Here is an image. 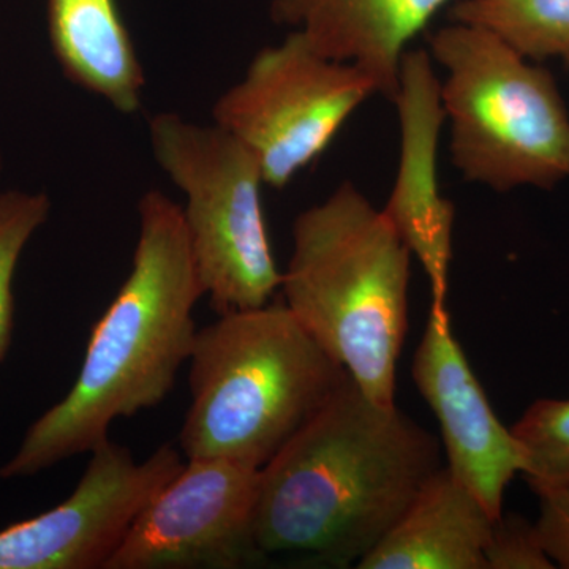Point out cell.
Instances as JSON below:
<instances>
[{
	"instance_id": "1",
	"label": "cell",
	"mask_w": 569,
	"mask_h": 569,
	"mask_svg": "<svg viewBox=\"0 0 569 569\" xmlns=\"http://www.w3.org/2000/svg\"><path fill=\"white\" fill-rule=\"evenodd\" d=\"M441 467L437 437L396 403L373 402L350 376L261 468L254 542L266 561L353 567Z\"/></svg>"
},
{
	"instance_id": "2",
	"label": "cell",
	"mask_w": 569,
	"mask_h": 569,
	"mask_svg": "<svg viewBox=\"0 0 569 569\" xmlns=\"http://www.w3.org/2000/svg\"><path fill=\"white\" fill-rule=\"evenodd\" d=\"M132 269L93 326L69 395L26 432L0 478H28L107 440L116 419L159 406L189 362L204 296L181 204L160 190L138 203Z\"/></svg>"
},
{
	"instance_id": "3",
	"label": "cell",
	"mask_w": 569,
	"mask_h": 569,
	"mask_svg": "<svg viewBox=\"0 0 569 569\" xmlns=\"http://www.w3.org/2000/svg\"><path fill=\"white\" fill-rule=\"evenodd\" d=\"M411 257L383 211L343 182L296 217L282 272L296 320L380 406L396 403Z\"/></svg>"
},
{
	"instance_id": "4",
	"label": "cell",
	"mask_w": 569,
	"mask_h": 569,
	"mask_svg": "<svg viewBox=\"0 0 569 569\" xmlns=\"http://www.w3.org/2000/svg\"><path fill=\"white\" fill-rule=\"evenodd\" d=\"M189 362L183 455L254 468L274 459L350 377L284 302L219 316L197 331Z\"/></svg>"
},
{
	"instance_id": "5",
	"label": "cell",
	"mask_w": 569,
	"mask_h": 569,
	"mask_svg": "<svg viewBox=\"0 0 569 569\" xmlns=\"http://www.w3.org/2000/svg\"><path fill=\"white\" fill-rule=\"evenodd\" d=\"M429 54L447 71L449 151L466 181L508 192L569 179V114L548 70L458 21L430 36Z\"/></svg>"
},
{
	"instance_id": "6",
	"label": "cell",
	"mask_w": 569,
	"mask_h": 569,
	"mask_svg": "<svg viewBox=\"0 0 569 569\" xmlns=\"http://www.w3.org/2000/svg\"><path fill=\"white\" fill-rule=\"evenodd\" d=\"M149 141L160 170L186 198L183 223L217 316L269 305L282 272L269 241L264 178L253 153L217 123L178 112L152 116Z\"/></svg>"
},
{
	"instance_id": "7",
	"label": "cell",
	"mask_w": 569,
	"mask_h": 569,
	"mask_svg": "<svg viewBox=\"0 0 569 569\" xmlns=\"http://www.w3.org/2000/svg\"><path fill=\"white\" fill-rule=\"evenodd\" d=\"M376 93L365 70L321 54L291 31L253 56L242 80L213 103L212 122L253 153L266 186L283 189Z\"/></svg>"
},
{
	"instance_id": "8",
	"label": "cell",
	"mask_w": 569,
	"mask_h": 569,
	"mask_svg": "<svg viewBox=\"0 0 569 569\" xmlns=\"http://www.w3.org/2000/svg\"><path fill=\"white\" fill-rule=\"evenodd\" d=\"M261 468L187 459L142 509L104 569H238L266 563L253 535Z\"/></svg>"
},
{
	"instance_id": "9",
	"label": "cell",
	"mask_w": 569,
	"mask_h": 569,
	"mask_svg": "<svg viewBox=\"0 0 569 569\" xmlns=\"http://www.w3.org/2000/svg\"><path fill=\"white\" fill-rule=\"evenodd\" d=\"M89 455L67 500L0 530V569H104L138 515L183 467L170 443L144 462L110 438Z\"/></svg>"
},
{
	"instance_id": "10",
	"label": "cell",
	"mask_w": 569,
	"mask_h": 569,
	"mask_svg": "<svg viewBox=\"0 0 569 569\" xmlns=\"http://www.w3.org/2000/svg\"><path fill=\"white\" fill-rule=\"evenodd\" d=\"M411 376L440 425L448 470L500 519L509 482L522 475V449L490 407L449 312L429 310Z\"/></svg>"
},
{
	"instance_id": "11",
	"label": "cell",
	"mask_w": 569,
	"mask_h": 569,
	"mask_svg": "<svg viewBox=\"0 0 569 569\" xmlns=\"http://www.w3.org/2000/svg\"><path fill=\"white\" fill-rule=\"evenodd\" d=\"M392 103L400 126L399 168L381 211L425 269L430 310L448 312L456 208L438 186V141L447 114L429 51L406 52Z\"/></svg>"
},
{
	"instance_id": "12",
	"label": "cell",
	"mask_w": 569,
	"mask_h": 569,
	"mask_svg": "<svg viewBox=\"0 0 569 569\" xmlns=\"http://www.w3.org/2000/svg\"><path fill=\"white\" fill-rule=\"evenodd\" d=\"M448 0H271L276 24L301 32L328 58L365 70L395 99L408 43Z\"/></svg>"
},
{
	"instance_id": "13",
	"label": "cell",
	"mask_w": 569,
	"mask_h": 569,
	"mask_svg": "<svg viewBox=\"0 0 569 569\" xmlns=\"http://www.w3.org/2000/svg\"><path fill=\"white\" fill-rule=\"evenodd\" d=\"M496 519L447 466L427 479L387 537L358 569H489Z\"/></svg>"
},
{
	"instance_id": "14",
	"label": "cell",
	"mask_w": 569,
	"mask_h": 569,
	"mask_svg": "<svg viewBox=\"0 0 569 569\" xmlns=\"http://www.w3.org/2000/svg\"><path fill=\"white\" fill-rule=\"evenodd\" d=\"M48 26L74 84L122 114L141 110L144 70L116 0H48Z\"/></svg>"
},
{
	"instance_id": "15",
	"label": "cell",
	"mask_w": 569,
	"mask_h": 569,
	"mask_svg": "<svg viewBox=\"0 0 569 569\" xmlns=\"http://www.w3.org/2000/svg\"><path fill=\"white\" fill-rule=\"evenodd\" d=\"M451 21L496 33L523 58L569 63V0H458Z\"/></svg>"
},
{
	"instance_id": "16",
	"label": "cell",
	"mask_w": 569,
	"mask_h": 569,
	"mask_svg": "<svg viewBox=\"0 0 569 569\" xmlns=\"http://www.w3.org/2000/svg\"><path fill=\"white\" fill-rule=\"evenodd\" d=\"M535 493L569 485V399H539L511 427Z\"/></svg>"
},
{
	"instance_id": "17",
	"label": "cell",
	"mask_w": 569,
	"mask_h": 569,
	"mask_svg": "<svg viewBox=\"0 0 569 569\" xmlns=\"http://www.w3.org/2000/svg\"><path fill=\"white\" fill-rule=\"evenodd\" d=\"M51 201L47 193L0 192V362L9 353L14 326L13 280L32 236L47 223Z\"/></svg>"
},
{
	"instance_id": "18",
	"label": "cell",
	"mask_w": 569,
	"mask_h": 569,
	"mask_svg": "<svg viewBox=\"0 0 569 569\" xmlns=\"http://www.w3.org/2000/svg\"><path fill=\"white\" fill-rule=\"evenodd\" d=\"M486 559L489 569L556 568L542 549L535 522L507 512L493 522Z\"/></svg>"
},
{
	"instance_id": "19",
	"label": "cell",
	"mask_w": 569,
	"mask_h": 569,
	"mask_svg": "<svg viewBox=\"0 0 569 569\" xmlns=\"http://www.w3.org/2000/svg\"><path fill=\"white\" fill-rule=\"evenodd\" d=\"M537 527L542 549L556 568L569 569V485L538 493Z\"/></svg>"
},
{
	"instance_id": "20",
	"label": "cell",
	"mask_w": 569,
	"mask_h": 569,
	"mask_svg": "<svg viewBox=\"0 0 569 569\" xmlns=\"http://www.w3.org/2000/svg\"><path fill=\"white\" fill-rule=\"evenodd\" d=\"M0 167H2V157H0Z\"/></svg>"
}]
</instances>
